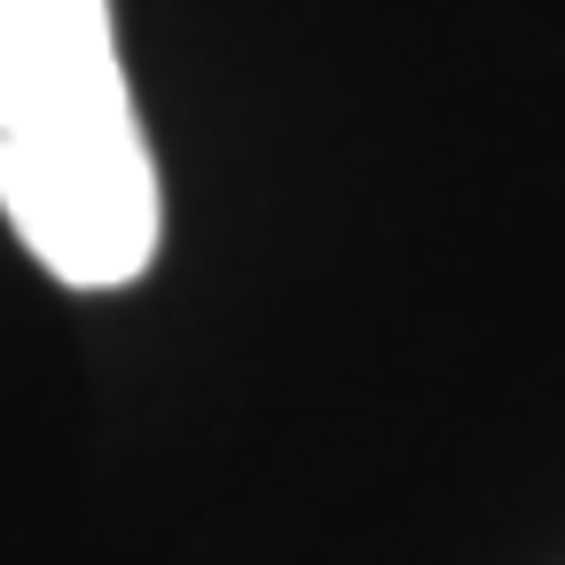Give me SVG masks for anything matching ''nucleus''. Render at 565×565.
Masks as SVG:
<instances>
[{
  "mask_svg": "<svg viewBox=\"0 0 565 565\" xmlns=\"http://www.w3.org/2000/svg\"><path fill=\"white\" fill-rule=\"evenodd\" d=\"M0 212L71 291H126L158 259V158L110 0H0Z\"/></svg>",
  "mask_w": 565,
  "mask_h": 565,
  "instance_id": "obj_1",
  "label": "nucleus"
}]
</instances>
